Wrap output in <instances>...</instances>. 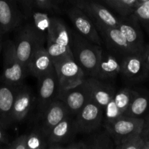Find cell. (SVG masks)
I'll use <instances>...</instances> for the list:
<instances>
[{"mask_svg":"<svg viewBox=\"0 0 149 149\" xmlns=\"http://www.w3.org/2000/svg\"><path fill=\"white\" fill-rule=\"evenodd\" d=\"M77 133L74 118L69 114L51 130L46 138L47 143L67 144L71 142Z\"/></svg>","mask_w":149,"mask_h":149,"instance_id":"cell-19","label":"cell"},{"mask_svg":"<svg viewBox=\"0 0 149 149\" xmlns=\"http://www.w3.org/2000/svg\"><path fill=\"white\" fill-rule=\"evenodd\" d=\"M75 6L84 10L90 16L95 25H103L109 27H118L119 26V17L99 3L90 0H84Z\"/></svg>","mask_w":149,"mask_h":149,"instance_id":"cell-13","label":"cell"},{"mask_svg":"<svg viewBox=\"0 0 149 149\" xmlns=\"http://www.w3.org/2000/svg\"><path fill=\"white\" fill-rule=\"evenodd\" d=\"M4 63L1 80L3 82L14 86L21 85L28 71L17 58L13 41L3 43Z\"/></svg>","mask_w":149,"mask_h":149,"instance_id":"cell-5","label":"cell"},{"mask_svg":"<svg viewBox=\"0 0 149 149\" xmlns=\"http://www.w3.org/2000/svg\"><path fill=\"white\" fill-rule=\"evenodd\" d=\"M148 33H149V32H148Z\"/></svg>","mask_w":149,"mask_h":149,"instance_id":"cell-42","label":"cell"},{"mask_svg":"<svg viewBox=\"0 0 149 149\" xmlns=\"http://www.w3.org/2000/svg\"><path fill=\"white\" fill-rule=\"evenodd\" d=\"M144 119L122 115L111 123L105 124V129L116 146L130 135L141 133Z\"/></svg>","mask_w":149,"mask_h":149,"instance_id":"cell-7","label":"cell"},{"mask_svg":"<svg viewBox=\"0 0 149 149\" xmlns=\"http://www.w3.org/2000/svg\"><path fill=\"white\" fill-rule=\"evenodd\" d=\"M71 1H72L74 3V5H77L79 3H80L81 1H84V0H71Z\"/></svg>","mask_w":149,"mask_h":149,"instance_id":"cell-41","label":"cell"},{"mask_svg":"<svg viewBox=\"0 0 149 149\" xmlns=\"http://www.w3.org/2000/svg\"><path fill=\"white\" fill-rule=\"evenodd\" d=\"M58 80V93L81 85L86 74L74 58H65L54 63Z\"/></svg>","mask_w":149,"mask_h":149,"instance_id":"cell-4","label":"cell"},{"mask_svg":"<svg viewBox=\"0 0 149 149\" xmlns=\"http://www.w3.org/2000/svg\"><path fill=\"white\" fill-rule=\"evenodd\" d=\"M54 68V63L50 55L44 45L36 48L32 55L29 65L28 74H31L36 78L39 79Z\"/></svg>","mask_w":149,"mask_h":149,"instance_id":"cell-18","label":"cell"},{"mask_svg":"<svg viewBox=\"0 0 149 149\" xmlns=\"http://www.w3.org/2000/svg\"><path fill=\"white\" fill-rule=\"evenodd\" d=\"M149 107V97L144 94L134 91L129 106L124 115L132 117H140L146 112Z\"/></svg>","mask_w":149,"mask_h":149,"instance_id":"cell-23","label":"cell"},{"mask_svg":"<svg viewBox=\"0 0 149 149\" xmlns=\"http://www.w3.org/2000/svg\"><path fill=\"white\" fill-rule=\"evenodd\" d=\"M134 91L135 90L129 87H125L115 92L114 95L112 97L116 106L123 115L129 106L131 99L133 96Z\"/></svg>","mask_w":149,"mask_h":149,"instance_id":"cell-26","label":"cell"},{"mask_svg":"<svg viewBox=\"0 0 149 149\" xmlns=\"http://www.w3.org/2000/svg\"><path fill=\"white\" fill-rule=\"evenodd\" d=\"M121 74L131 81H141L148 76L141 52L129 54L122 57Z\"/></svg>","mask_w":149,"mask_h":149,"instance_id":"cell-16","label":"cell"},{"mask_svg":"<svg viewBox=\"0 0 149 149\" xmlns=\"http://www.w3.org/2000/svg\"><path fill=\"white\" fill-rule=\"evenodd\" d=\"M38 80L37 109L40 116L50 103L58 99V80L55 67L52 71L38 79Z\"/></svg>","mask_w":149,"mask_h":149,"instance_id":"cell-10","label":"cell"},{"mask_svg":"<svg viewBox=\"0 0 149 149\" xmlns=\"http://www.w3.org/2000/svg\"><path fill=\"white\" fill-rule=\"evenodd\" d=\"M45 39L46 38L35 29L32 23L26 25L19 31L13 43L16 55L26 70L33 53L38 47L45 44Z\"/></svg>","mask_w":149,"mask_h":149,"instance_id":"cell-3","label":"cell"},{"mask_svg":"<svg viewBox=\"0 0 149 149\" xmlns=\"http://www.w3.org/2000/svg\"><path fill=\"white\" fill-rule=\"evenodd\" d=\"M31 90L26 86H19L12 111V123L22 122L27 116L34 103Z\"/></svg>","mask_w":149,"mask_h":149,"instance_id":"cell-17","label":"cell"},{"mask_svg":"<svg viewBox=\"0 0 149 149\" xmlns=\"http://www.w3.org/2000/svg\"><path fill=\"white\" fill-rule=\"evenodd\" d=\"M118 28L128 43L138 52H141L145 47L143 36L141 30L139 21L132 14L119 17Z\"/></svg>","mask_w":149,"mask_h":149,"instance_id":"cell-14","label":"cell"},{"mask_svg":"<svg viewBox=\"0 0 149 149\" xmlns=\"http://www.w3.org/2000/svg\"><path fill=\"white\" fill-rule=\"evenodd\" d=\"M143 149H149V141H145Z\"/></svg>","mask_w":149,"mask_h":149,"instance_id":"cell-40","label":"cell"},{"mask_svg":"<svg viewBox=\"0 0 149 149\" xmlns=\"http://www.w3.org/2000/svg\"><path fill=\"white\" fill-rule=\"evenodd\" d=\"M84 141L87 149H113L115 148L114 143L106 130L94 132L87 140Z\"/></svg>","mask_w":149,"mask_h":149,"instance_id":"cell-24","label":"cell"},{"mask_svg":"<svg viewBox=\"0 0 149 149\" xmlns=\"http://www.w3.org/2000/svg\"><path fill=\"white\" fill-rule=\"evenodd\" d=\"M121 61L116 54L103 50L94 77L101 80H107L121 74Z\"/></svg>","mask_w":149,"mask_h":149,"instance_id":"cell-20","label":"cell"},{"mask_svg":"<svg viewBox=\"0 0 149 149\" xmlns=\"http://www.w3.org/2000/svg\"><path fill=\"white\" fill-rule=\"evenodd\" d=\"M5 127L3 125V124L0 122V148L2 147V145L4 144H7V138L6 135L5 131Z\"/></svg>","mask_w":149,"mask_h":149,"instance_id":"cell-38","label":"cell"},{"mask_svg":"<svg viewBox=\"0 0 149 149\" xmlns=\"http://www.w3.org/2000/svg\"><path fill=\"white\" fill-rule=\"evenodd\" d=\"M141 135L145 141H149V115L146 119H144V123Z\"/></svg>","mask_w":149,"mask_h":149,"instance_id":"cell-36","label":"cell"},{"mask_svg":"<svg viewBox=\"0 0 149 149\" xmlns=\"http://www.w3.org/2000/svg\"><path fill=\"white\" fill-rule=\"evenodd\" d=\"M23 17L17 0H0V29L3 34L17 27Z\"/></svg>","mask_w":149,"mask_h":149,"instance_id":"cell-12","label":"cell"},{"mask_svg":"<svg viewBox=\"0 0 149 149\" xmlns=\"http://www.w3.org/2000/svg\"><path fill=\"white\" fill-rule=\"evenodd\" d=\"M100 36L109 51L123 57L132 53H138L127 42L118 27H109L103 25H95Z\"/></svg>","mask_w":149,"mask_h":149,"instance_id":"cell-9","label":"cell"},{"mask_svg":"<svg viewBox=\"0 0 149 149\" xmlns=\"http://www.w3.org/2000/svg\"><path fill=\"white\" fill-rule=\"evenodd\" d=\"M58 99L63 102L70 113L74 116L87 103L89 97L82 84L74 88L58 93Z\"/></svg>","mask_w":149,"mask_h":149,"instance_id":"cell-21","label":"cell"},{"mask_svg":"<svg viewBox=\"0 0 149 149\" xmlns=\"http://www.w3.org/2000/svg\"><path fill=\"white\" fill-rule=\"evenodd\" d=\"M121 16H127L132 13L138 0H105Z\"/></svg>","mask_w":149,"mask_h":149,"instance_id":"cell-27","label":"cell"},{"mask_svg":"<svg viewBox=\"0 0 149 149\" xmlns=\"http://www.w3.org/2000/svg\"><path fill=\"white\" fill-rule=\"evenodd\" d=\"M69 114L71 113L63 102L58 99L54 100L40 115L42 121L39 131L46 138L51 130Z\"/></svg>","mask_w":149,"mask_h":149,"instance_id":"cell-15","label":"cell"},{"mask_svg":"<svg viewBox=\"0 0 149 149\" xmlns=\"http://www.w3.org/2000/svg\"><path fill=\"white\" fill-rule=\"evenodd\" d=\"M62 0H33L34 7L45 11H58Z\"/></svg>","mask_w":149,"mask_h":149,"instance_id":"cell-32","label":"cell"},{"mask_svg":"<svg viewBox=\"0 0 149 149\" xmlns=\"http://www.w3.org/2000/svg\"><path fill=\"white\" fill-rule=\"evenodd\" d=\"M75 116L74 125L77 133H92L97 130L103 122V109L89 99Z\"/></svg>","mask_w":149,"mask_h":149,"instance_id":"cell-6","label":"cell"},{"mask_svg":"<svg viewBox=\"0 0 149 149\" xmlns=\"http://www.w3.org/2000/svg\"><path fill=\"white\" fill-rule=\"evenodd\" d=\"M122 115L112 98L103 109V120H105V124L111 123Z\"/></svg>","mask_w":149,"mask_h":149,"instance_id":"cell-31","label":"cell"},{"mask_svg":"<svg viewBox=\"0 0 149 149\" xmlns=\"http://www.w3.org/2000/svg\"><path fill=\"white\" fill-rule=\"evenodd\" d=\"M4 148L8 149H28L27 134L20 135L12 142L7 143Z\"/></svg>","mask_w":149,"mask_h":149,"instance_id":"cell-33","label":"cell"},{"mask_svg":"<svg viewBox=\"0 0 149 149\" xmlns=\"http://www.w3.org/2000/svg\"><path fill=\"white\" fill-rule=\"evenodd\" d=\"M71 49L73 57L86 76L94 77L103 50L101 46L90 42L77 32L71 31Z\"/></svg>","mask_w":149,"mask_h":149,"instance_id":"cell-2","label":"cell"},{"mask_svg":"<svg viewBox=\"0 0 149 149\" xmlns=\"http://www.w3.org/2000/svg\"><path fill=\"white\" fill-rule=\"evenodd\" d=\"M141 53H142L143 59L146 67L149 71V45H145V47Z\"/></svg>","mask_w":149,"mask_h":149,"instance_id":"cell-37","label":"cell"},{"mask_svg":"<svg viewBox=\"0 0 149 149\" xmlns=\"http://www.w3.org/2000/svg\"><path fill=\"white\" fill-rule=\"evenodd\" d=\"M18 87L4 82L0 85V122L5 127L12 123V111Z\"/></svg>","mask_w":149,"mask_h":149,"instance_id":"cell-22","label":"cell"},{"mask_svg":"<svg viewBox=\"0 0 149 149\" xmlns=\"http://www.w3.org/2000/svg\"><path fill=\"white\" fill-rule=\"evenodd\" d=\"M17 1L25 18H29L34 7L33 0H17Z\"/></svg>","mask_w":149,"mask_h":149,"instance_id":"cell-34","label":"cell"},{"mask_svg":"<svg viewBox=\"0 0 149 149\" xmlns=\"http://www.w3.org/2000/svg\"><path fill=\"white\" fill-rule=\"evenodd\" d=\"M27 146L28 149H45L47 143L45 137L38 129L27 134Z\"/></svg>","mask_w":149,"mask_h":149,"instance_id":"cell-30","label":"cell"},{"mask_svg":"<svg viewBox=\"0 0 149 149\" xmlns=\"http://www.w3.org/2000/svg\"><path fill=\"white\" fill-rule=\"evenodd\" d=\"M46 41V49L53 63L65 58H74L71 49V31L59 17H51Z\"/></svg>","mask_w":149,"mask_h":149,"instance_id":"cell-1","label":"cell"},{"mask_svg":"<svg viewBox=\"0 0 149 149\" xmlns=\"http://www.w3.org/2000/svg\"><path fill=\"white\" fill-rule=\"evenodd\" d=\"M132 14L149 32V0L138 4Z\"/></svg>","mask_w":149,"mask_h":149,"instance_id":"cell-29","label":"cell"},{"mask_svg":"<svg viewBox=\"0 0 149 149\" xmlns=\"http://www.w3.org/2000/svg\"><path fill=\"white\" fill-rule=\"evenodd\" d=\"M145 140L141 133L134 134L121 141L118 145L115 146L117 149H143Z\"/></svg>","mask_w":149,"mask_h":149,"instance_id":"cell-28","label":"cell"},{"mask_svg":"<svg viewBox=\"0 0 149 149\" xmlns=\"http://www.w3.org/2000/svg\"><path fill=\"white\" fill-rule=\"evenodd\" d=\"M2 35H3V33H2V32H1V29H0V53H1V51L2 50V47H3Z\"/></svg>","mask_w":149,"mask_h":149,"instance_id":"cell-39","label":"cell"},{"mask_svg":"<svg viewBox=\"0 0 149 149\" xmlns=\"http://www.w3.org/2000/svg\"><path fill=\"white\" fill-rule=\"evenodd\" d=\"M83 87L87 92L89 99L99 105L103 109L116 92L111 84L94 77H86L83 82Z\"/></svg>","mask_w":149,"mask_h":149,"instance_id":"cell-11","label":"cell"},{"mask_svg":"<svg viewBox=\"0 0 149 149\" xmlns=\"http://www.w3.org/2000/svg\"><path fill=\"white\" fill-rule=\"evenodd\" d=\"M68 15L77 32L90 42L101 46L103 41L90 16L77 6L68 10Z\"/></svg>","mask_w":149,"mask_h":149,"instance_id":"cell-8","label":"cell"},{"mask_svg":"<svg viewBox=\"0 0 149 149\" xmlns=\"http://www.w3.org/2000/svg\"><path fill=\"white\" fill-rule=\"evenodd\" d=\"M65 149H87L84 141H71L65 145Z\"/></svg>","mask_w":149,"mask_h":149,"instance_id":"cell-35","label":"cell"},{"mask_svg":"<svg viewBox=\"0 0 149 149\" xmlns=\"http://www.w3.org/2000/svg\"><path fill=\"white\" fill-rule=\"evenodd\" d=\"M30 17L33 20L32 25L36 31L44 37H47L48 29L51 24V17L47 11L41 10L36 11L33 10L31 13Z\"/></svg>","mask_w":149,"mask_h":149,"instance_id":"cell-25","label":"cell"}]
</instances>
